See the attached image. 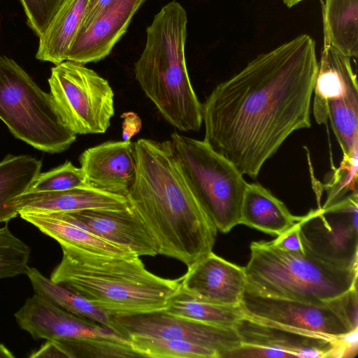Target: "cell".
<instances>
[{"label": "cell", "mask_w": 358, "mask_h": 358, "mask_svg": "<svg viewBox=\"0 0 358 358\" xmlns=\"http://www.w3.org/2000/svg\"><path fill=\"white\" fill-rule=\"evenodd\" d=\"M317 68L315 41L307 34L258 55L202 104L204 141L256 179L289 135L310 127Z\"/></svg>", "instance_id": "cell-1"}, {"label": "cell", "mask_w": 358, "mask_h": 358, "mask_svg": "<svg viewBox=\"0 0 358 358\" xmlns=\"http://www.w3.org/2000/svg\"><path fill=\"white\" fill-rule=\"evenodd\" d=\"M135 179L127 194L159 249L189 266L213 251L217 231L189 188L170 141L134 143Z\"/></svg>", "instance_id": "cell-2"}, {"label": "cell", "mask_w": 358, "mask_h": 358, "mask_svg": "<svg viewBox=\"0 0 358 358\" xmlns=\"http://www.w3.org/2000/svg\"><path fill=\"white\" fill-rule=\"evenodd\" d=\"M50 280L74 291L112 316L163 310L181 287L148 271L138 256L108 257L62 248Z\"/></svg>", "instance_id": "cell-3"}, {"label": "cell", "mask_w": 358, "mask_h": 358, "mask_svg": "<svg viewBox=\"0 0 358 358\" xmlns=\"http://www.w3.org/2000/svg\"><path fill=\"white\" fill-rule=\"evenodd\" d=\"M187 13L176 1L164 6L147 27L136 62V79L164 119L181 131H198L202 103L191 83L185 55Z\"/></svg>", "instance_id": "cell-4"}, {"label": "cell", "mask_w": 358, "mask_h": 358, "mask_svg": "<svg viewBox=\"0 0 358 358\" xmlns=\"http://www.w3.org/2000/svg\"><path fill=\"white\" fill-rule=\"evenodd\" d=\"M245 268V291L255 295L323 303L357 287L358 268H341L271 241H255Z\"/></svg>", "instance_id": "cell-5"}, {"label": "cell", "mask_w": 358, "mask_h": 358, "mask_svg": "<svg viewBox=\"0 0 358 358\" xmlns=\"http://www.w3.org/2000/svg\"><path fill=\"white\" fill-rule=\"evenodd\" d=\"M0 120L15 138L50 154L66 150L77 137L62 122L50 93L3 55H0Z\"/></svg>", "instance_id": "cell-6"}, {"label": "cell", "mask_w": 358, "mask_h": 358, "mask_svg": "<svg viewBox=\"0 0 358 358\" xmlns=\"http://www.w3.org/2000/svg\"><path fill=\"white\" fill-rule=\"evenodd\" d=\"M169 141L189 188L216 229L227 233L239 224L248 184L243 175L204 140L175 132Z\"/></svg>", "instance_id": "cell-7"}, {"label": "cell", "mask_w": 358, "mask_h": 358, "mask_svg": "<svg viewBox=\"0 0 358 358\" xmlns=\"http://www.w3.org/2000/svg\"><path fill=\"white\" fill-rule=\"evenodd\" d=\"M15 317L19 327L35 339L51 340L55 357H140L123 335L74 315L36 293Z\"/></svg>", "instance_id": "cell-8"}, {"label": "cell", "mask_w": 358, "mask_h": 358, "mask_svg": "<svg viewBox=\"0 0 358 358\" xmlns=\"http://www.w3.org/2000/svg\"><path fill=\"white\" fill-rule=\"evenodd\" d=\"M50 94L66 127L75 134H103L115 114L107 80L80 63L64 61L51 69Z\"/></svg>", "instance_id": "cell-9"}, {"label": "cell", "mask_w": 358, "mask_h": 358, "mask_svg": "<svg viewBox=\"0 0 358 358\" xmlns=\"http://www.w3.org/2000/svg\"><path fill=\"white\" fill-rule=\"evenodd\" d=\"M313 93L316 122L330 120L343 157L357 154L358 89L351 57L324 43Z\"/></svg>", "instance_id": "cell-10"}, {"label": "cell", "mask_w": 358, "mask_h": 358, "mask_svg": "<svg viewBox=\"0 0 358 358\" xmlns=\"http://www.w3.org/2000/svg\"><path fill=\"white\" fill-rule=\"evenodd\" d=\"M357 215L355 192L301 216L298 224L304 251L341 268H358Z\"/></svg>", "instance_id": "cell-11"}, {"label": "cell", "mask_w": 358, "mask_h": 358, "mask_svg": "<svg viewBox=\"0 0 358 358\" xmlns=\"http://www.w3.org/2000/svg\"><path fill=\"white\" fill-rule=\"evenodd\" d=\"M240 307L245 317L303 334L339 337L357 330L345 319L339 296L323 303H312L245 291Z\"/></svg>", "instance_id": "cell-12"}, {"label": "cell", "mask_w": 358, "mask_h": 358, "mask_svg": "<svg viewBox=\"0 0 358 358\" xmlns=\"http://www.w3.org/2000/svg\"><path fill=\"white\" fill-rule=\"evenodd\" d=\"M116 331L128 338L142 335L190 342L216 352L219 358L241 343L235 327L208 324L163 310L113 316Z\"/></svg>", "instance_id": "cell-13"}, {"label": "cell", "mask_w": 358, "mask_h": 358, "mask_svg": "<svg viewBox=\"0 0 358 358\" xmlns=\"http://www.w3.org/2000/svg\"><path fill=\"white\" fill-rule=\"evenodd\" d=\"M241 343L263 345L292 353L299 358L353 357L357 337L308 334L260 323L244 317L235 327Z\"/></svg>", "instance_id": "cell-14"}, {"label": "cell", "mask_w": 358, "mask_h": 358, "mask_svg": "<svg viewBox=\"0 0 358 358\" xmlns=\"http://www.w3.org/2000/svg\"><path fill=\"white\" fill-rule=\"evenodd\" d=\"M245 268L231 263L211 251L187 266L181 277V289L208 302L240 306L246 289Z\"/></svg>", "instance_id": "cell-15"}, {"label": "cell", "mask_w": 358, "mask_h": 358, "mask_svg": "<svg viewBox=\"0 0 358 358\" xmlns=\"http://www.w3.org/2000/svg\"><path fill=\"white\" fill-rule=\"evenodd\" d=\"M145 1L112 0L92 23L79 29L66 60L86 64L104 59L125 34L133 16Z\"/></svg>", "instance_id": "cell-16"}, {"label": "cell", "mask_w": 358, "mask_h": 358, "mask_svg": "<svg viewBox=\"0 0 358 358\" xmlns=\"http://www.w3.org/2000/svg\"><path fill=\"white\" fill-rule=\"evenodd\" d=\"M66 213L89 231L130 250L138 257L159 255L155 238L131 203L120 209L88 210Z\"/></svg>", "instance_id": "cell-17"}, {"label": "cell", "mask_w": 358, "mask_h": 358, "mask_svg": "<svg viewBox=\"0 0 358 358\" xmlns=\"http://www.w3.org/2000/svg\"><path fill=\"white\" fill-rule=\"evenodd\" d=\"M79 162L89 185L127 196L136 176L134 143L129 140L90 148L80 155Z\"/></svg>", "instance_id": "cell-18"}, {"label": "cell", "mask_w": 358, "mask_h": 358, "mask_svg": "<svg viewBox=\"0 0 358 358\" xmlns=\"http://www.w3.org/2000/svg\"><path fill=\"white\" fill-rule=\"evenodd\" d=\"M13 203L20 214L120 209L129 206L130 202L127 196L88 185L62 191L25 192L15 198Z\"/></svg>", "instance_id": "cell-19"}, {"label": "cell", "mask_w": 358, "mask_h": 358, "mask_svg": "<svg viewBox=\"0 0 358 358\" xmlns=\"http://www.w3.org/2000/svg\"><path fill=\"white\" fill-rule=\"evenodd\" d=\"M19 215L54 238L61 248L98 256H136L130 250L89 231L66 213H22Z\"/></svg>", "instance_id": "cell-20"}, {"label": "cell", "mask_w": 358, "mask_h": 358, "mask_svg": "<svg viewBox=\"0 0 358 358\" xmlns=\"http://www.w3.org/2000/svg\"><path fill=\"white\" fill-rule=\"evenodd\" d=\"M301 219L259 183H248L241 208L240 224L279 236Z\"/></svg>", "instance_id": "cell-21"}, {"label": "cell", "mask_w": 358, "mask_h": 358, "mask_svg": "<svg viewBox=\"0 0 358 358\" xmlns=\"http://www.w3.org/2000/svg\"><path fill=\"white\" fill-rule=\"evenodd\" d=\"M89 0H63L42 35L36 58L57 65L66 61L84 19Z\"/></svg>", "instance_id": "cell-22"}, {"label": "cell", "mask_w": 358, "mask_h": 358, "mask_svg": "<svg viewBox=\"0 0 358 358\" xmlns=\"http://www.w3.org/2000/svg\"><path fill=\"white\" fill-rule=\"evenodd\" d=\"M41 166V160L27 155L9 154L0 162V222L19 215L13 200L28 191Z\"/></svg>", "instance_id": "cell-23"}, {"label": "cell", "mask_w": 358, "mask_h": 358, "mask_svg": "<svg viewBox=\"0 0 358 358\" xmlns=\"http://www.w3.org/2000/svg\"><path fill=\"white\" fill-rule=\"evenodd\" d=\"M324 43L358 55V0H321Z\"/></svg>", "instance_id": "cell-24"}, {"label": "cell", "mask_w": 358, "mask_h": 358, "mask_svg": "<svg viewBox=\"0 0 358 358\" xmlns=\"http://www.w3.org/2000/svg\"><path fill=\"white\" fill-rule=\"evenodd\" d=\"M25 274L35 293L40 296L74 315L95 322L117 332L113 316L92 304L84 296L52 282L35 268L29 267Z\"/></svg>", "instance_id": "cell-25"}, {"label": "cell", "mask_w": 358, "mask_h": 358, "mask_svg": "<svg viewBox=\"0 0 358 358\" xmlns=\"http://www.w3.org/2000/svg\"><path fill=\"white\" fill-rule=\"evenodd\" d=\"M167 313L192 320L223 327H235L244 317L240 306L215 304L180 289L169 301Z\"/></svg>", "instance_id": "cell-26"}, {"label": "cell", "mask_w": 358, "mask_h": 358, "mask_svg": "<svg viewBox=\"0 0 358 358\" xmlns=\"http://www.w3.org/2000/svg\"><path fill=\"white\" fill-rule=\"evenodd\" d=\"M128 339L140 357L219 358L214 350L185 341L142 335Z\"/></svg>", "instance_id": "cell-27"}, {"label": "cell", "mask_w": 358, "mask_h": 358, "mask_svg": "<svg viewBox=\"0 0 358 358\" xmlns=\"http://www.w3.org/2000/svg\"><path fill=\"white\" fill-rule=\"evenodd\" d=\"M31 250L7 225L0 228V279L25 274Z\"/></svg>", "instance_id": "cell-28"}, {"label": "cell", "mask_w": 358, "mask_h": 358, "mask_svg": "<svg viewBox=\"0 0 358 358\" xmlns=\"http://www.w3.org/2000/svg\"><path fill=\"white\" fill-rule=\"evenodd\" d=\"M82 169L70 161L47 172L40 173L27 192H43L88 186Z\"/></svg>", "instance_id": "cell-29"}, {"label": "cell", "mask_w": 358, "mask_h": 358, "mask_svg": "<svg viewBox=\"0 0 358 358\" xmlns=\"http://www.w3.org/2000/svg\"><path fill=\"white\" fill-rule=\"evenodd\" d=\"M327 193L322 208L329 207L348 194L357 192V157L343 159L329 182L323 186Z\"/></svg>", "instance_id": "cell-30"}, {"label": "cell", "mask_w": 358, "mask_h": 358, "mask_svg": "<svg viewBox=\"0 0 358 358\" xmlns=\"http://www.w3.org/2000/svg\"><path fill=\"white\" fill-rule=\"evenodd\" d=\"M27 25L40 37L47 28L63 0H18Z\"/></svg>", "instance_id": "cell-31"}, {"label": "cell", "mask_w": 358, "mask_h": 358, "mask_svg": "<svg viewBox=\"0 0 358 358\" xmlns=\"http://www.w3.org/2000/svg\"><path fill=\"white\" fill-rule=\"evenodd\" d=\"M296 357L292 353L263 345L241 343L223 354L222 358H287Z\"/></svg>", "instance_id": "cell-32"}, {"label": "cell", "mask_w": 358, "mask_h": 358, "mask_svg": "<svg viewBox=\"0 0 358 358\" xmlns=\"http://www.w3.org/2000/svg\"><path fill=\"white\" fill-rule=\"evenodd\" d=\"M277 248L289 252H305L299 235L298 222L271 241Z\"/></svg>", "instance_id": "cell-33"}, {"label": "cell", "mask_w": 358, "mask_h": 358, "mask_svg": "<svg viewBox=\"0 0 358 358\" xmlns=\"http://www.w3.org/2000/svg\"><path fill=\"white\" fill-rule=\"evenodd\" d=\"M111 1L89 0L85 15L79 29H83L92 23Z\"/></svg>", "instance_id": "cell-34"}, {"label": "cell", "mask_w": 358, "mask_h": 358, "mask_svg": "<svg viewBox=\"0 0 358 358\" xmlns=\"http://www.w3.org/2000/svg\"><path fill=\"white\" fill-rule=\"evenodd\" d=\"M13 353L3 344L0 343V358H13Z\"/></svg>", "instance_id": "cell-35"}, {"label": "cell", "mask_w": 358, "mask_h": 358, "mask_svg": "<svg viewBox=\"0 0 358 358\" xmlns=\"http://www.w3.org/2000/svg\"><path fill=\"white\" fill-rule=\"evenodd\" d=\"M283 3L288 7L291 8L304 0H282Z\"/></svg>", "instance_id": "cell-36"}]
</instances>
